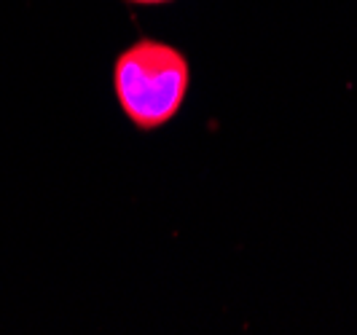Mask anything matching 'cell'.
<instances>
[{
	"mask_svg": "<svg viewBox=\"0 0 357 335\" xmlns=\"http://www.w3.org/2000/svg\"><path fill=\"white\" fill-rule=\"evenodd\" d=\"M119 105L137 129H156L180 110L188 91V62L172 46L140 40L116 59Z\"/></svg>",
	"mask_w": 357,
	"mask_h": 335,
	"instance_id": "1",
	"label": "cell"
},
{
	"mask_svg": "<svg viewBox=\"0 0 357 335\" xmlns=\"http://www.w3.org/2000/svg\"><path fill=\"white\" fill-rule=\"evenodd\" d=\"M129 3H137V6H159V3H169V0H129Z\"/></svg>",
	"mask_w": 357,
	"mask_h": 335,
	"instance_id": "2",
	"label": "cell"
}]
</instances>
